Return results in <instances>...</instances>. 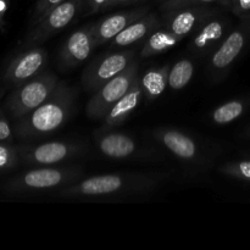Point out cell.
Segmentation results:
<instances>
[{"instance_id": "6da1fadb", "label": "cell", "mask_w": 250, "mask_h": 250, "mask_svg": "<svg viewBox=\"0 0 250 250\" xmlns=\"http://www.w3.org/2000/svg\"><path fill=\"white\" fill-rule=\"evenodd\" d=\"M165 180V175L155 173H106L78 180L59 189V198H106L144 193Z\"/></svg>"}, {"instance_id": "7a4b0ae2", "label": "cell", "mask_w": 250, "mask_h": 250, "mask_svg": "<svg viewBox=\"0 0 250 250\" xmlns=\"http://www.w3.org/2000/svg\"><path fill=\"white\" fill-rule=\"evenodd\" d=\"M77 89L59 82L53 94L42 105L24 116L15 120L14 131L20 138H34L51 134L62 127L75 109Z\"/></svg>"}, {"instance_id": "3957f363", "label": "cell", "mask_w": 250, "mask_h": 250, "mask_svg": "<svg viewBox=\"0 0 250 250\" xmlns=\"http://www.w3.org/2000/svg\"><path fill=\"white\" fill-rule=\"evenodd\" d=\"M82 177V170L78 167H51L42 166L24 171L10 178L4 189L11 194L42 192V190L61 189Z\"/></svg>"}, {"instance_id": "277c9868", "label": "cell", "mask_w": 250, "mask_h": 250, "mask_svg": "<svg viewBox=\"0 0 250 250\" xmlns=\"http://www.w3.org/2000/svg\"><path fill=\"white\" fill-rule=\"evenodd\" d=\"M58 76L53 72H42L32 80L12 88L4 102L7 114L14 120L24 116L43 104L59 84Z\"/></svg>"}, {"instance_id": "5b68a950", "label": "cell", "mask_w": 250, "mask_h": 250, "mask_svg": "<svg viewBox=\"0 0 250 250\" xmlns=\"http://www.w3.org/2000/svg\"><path fill=\"white\" fill-rule=\"evenodd\" d=\"M138 77V61L134 59L120 75L105 83L93 93L85 106V112L90 119L103 120L110 109L121 99Z\"/></svg>"}, {"instance_id": "8992f818", "label": "cell", "mask_w": 250, "mask_h": 250, "mask_svg": "<svg viewBox=\"0 0 250 250\" xmlns=\"http://www.w3.org/2000/svg\"><path fill=\"white\" fill-rule=\"evenodd\" d=\"M83 2L84 0H63L58 6L50 10L45 16L32 26L23 43L24 48L38 46L67 27L82 9Z\"/></svg>"}, {"instance_id": "52a82bcc", "label": "cell", "mask_w": 250, "mask_h": 250, "mask_svg": "<svg viewBox=\"0 0 250 250\" xmlns=\"http://www.w3.org/2000/svg\"><path fill=\"white\" fill-rule=\"evenodd\" d=\"M136 59V51L124 50L95 59L82 75V84L87 92L95 93L110 80L122 72Z\"/></svg>"}, {"instance_id": "ba28073f", "label": "cell", "mask_w": 250, "mask_h": 250, "mask_svg": "<svg viewBox=\"0 0 250 250\" xmlns=\"http://www.w3.org/2000/svg\"><path fill=\"white\" fill-rule=\"evenodd\" d=\"M49 55L41 46L27 48L23 53L15 56L2 73V87L12 89L43 72L48 63Z\"/></svg>"}, {"instance_id": "9c48e42d", "label": "cell", "mask_w": 250, "mask_h": 250, "mask_svg": "<svg viewBox=\"0 0 250 250\" xmlns=\"http://www.w3.org/2000/svg\"><path fill=\"white\" fill-rule=\"evenodd\" d=\"M20 160L31 166H51L63 163L82 153V146L73 142H46L19 146Z\"/></svg>"}, {"instance_id": "30bf717a", "label": "cell", "mask_w": 250, "mask_h": 250, "mask_svg": "<svg viewBox=\"0 0 250 250\" xmlns=\"http://www.w3.org/2000/svg\"><path fill=\"white\" fill-rule=\"evenodd\" d=\"M229 27V19L214 11L190 34L192 38L189 42V50L199 56L212 54L220 45V42L225 39Z\"/></svg>"}, {"instance_id": "8fae6325", "label": "cell", "mask_w": 250, "mask_h": 250, "mask_svg": "<svg viewBox=\"0 0 250 250\" xmlns=\"http://www.w3.org/2000/svg\"><path fill=\"white\" fill-rule=\"evenodd\" d=\"M247 38L248 32L243 27H239L227 34L220 45L212 51L209 61V72L212 80L219 81L226 75L232 63L241 55L246 46Z\"/></svg>"}, {"instance_id": "7c38bea8", "label": "cell", "mask_w": 250, "mask_h": 250, "mask_svg": "<svg viewBox=\"0 0 250 250\" xmlns=\"http://www.w3.org/2000/svg\"><path fill=\"white\" fill-rule=\"evenodd\" d=\"M94 24L90 23L73 32L59 51V66L61 70H71L87 60L95 48L93 37Z\"/></svg>"}, {"instance_id": "4fadbf2b", "label": "cell", "mask_w": 250, "mask_h": 250, "mask_svg": "<svg viewBox=\"0 0 250 250\" xmlns=\"http://www.w3.org/2000/svg\"><path fill=\"white\" fill-rule=\"evenodd\" d=\"M214 11L215 10L207 7V5L167 10L164 15V27L183 39L185 37L190 36Z\"/></svg>"}, {"instance_id": "5bb4252c", "label": "cell", "mask_w": 250, "mask_h": 250, "mask_svg": "<svg viewBox=\"0 0 250 250\" xmlns=\"http://www.w3.org/2000/svg\"><path fill=\"white\" fill-rule=\"evenodd\" d=\"M154 136L177 159L188 164H202L203 155L197 142L182 131L175 128H160Z\"/></svg>"}, {"instance_id": "9a60e30c", "label": "cell", "mask_w": 250, "mask_h": 250, "mask_svg": "<svg viewBox=\"0 0 250 250\" xmlns=\"http://www.w3.org/2000/svg\"><path fill=\"white\" fill-rule=\"evenodd\" d=\"M148 12L149 7L126 10V11H120L106 16L105 19L100 20L98 23H94L93 37H94L95 48L107 43V42H111L117 34L121 33L132 22L141 19Z\"/></svg>"}, {"instance_id": "2e32d148", "label": "cell", "mask_w": 250, "mask_h": 250, "mask_svg": "<svg viewBox=\"0 0 250 250\" xmlns=\"http://www.w3.org/2000/svg\"><path fill=\"white\" fill-rule=\"evenodd\" d=\"M143 95L144 92L141 84V77L138 76L133 84L131 85V88L127 90L126 94L121 99L117 100L116 104H114V106L103 117L102 126L95 132L111 131V129L121 126L126 121V119H128L129 115L137 109Z\"/></svg>"}, {"instance_id": "e0dca14e", "label": "cell", "mask_w": 250, "mask_h": 250, "mask_svg": "<svg viewBox=\"0 0 250 250\" xmlns=\"http://www.w3.org/2000/svg\"><path fill=\"white\" fill-rule=\"evenodd\" d=\"M97 146L100 153L110 159H128L136 156L138 146L128 134L115 132L114 129L94 133Z\"/></svg>"}, {"instance_id": "ac0fdd59", "label": "cell", "mask_w": 250, "mask_h": 250, "mask_svg": "<svg viewBox=\"0 0 250 250\" xmlns=\"http://www.w3.org/2000/svg\"><path fill=\"white\" fill-rule=\"evenodd\" d=\"M160 24L161 21L158 15L149 11L148 14L142 16L141 19L132 22L121 33L117 34L110 42V46L112 49L126 48V46H131L133 44L139 43L141 41L146 39L154 29L158 28Z\"/></svg>"}, {"instance_id": "d6986e66", "label": "cell", "mask_w": 250, "mask_h": 250, "mask_svg": "<svg viewBox=\"0 0 250 250\" xmlns=\"http://www.w3.org/2000/svg\"><path fill=\"white\" fill-rule=\"evenodd\" d=\"M182 39L178 36H176L173 32L167 29L164 26H159L158 28L154 29L150 34L146 38V42L143 43L139 55L142 58H150V56L159 55L168 49L173 48L177 45Z\"/></svg>"}, {"instance_id": "ffe728a7", "label": "cell", "mask_w": 250, "mask_h": 250, "mask_svg": "<svg viewBox=\"0 0 250 250\" xmlns=\"http://www.w3.org/2000/svg\"><path fill=\"white\" fill-rule=\"evenodd\" d=\"M170 67V65H165L161 67L150 68L141 77V84L144 95L149 100H154L160 97L168 87Z\"/></svg>"}, {"instance_id": "44dd1931", "label": "cell", "mask_w": 250, "mask_h": 250, "mask_svg": "<svg viewBox=\"0 0 250 250\" xmlns=\"http://www.w3.org/2000/svg\"><path fill=\"white\" fill-rule=\"evenodd\" d=\"M194 75V65L188 59L177 61L170 67L168 72V87L172 90H180L187 87Z\"/></svg>"}, {"instance_id": "7402d4cb", "label": "cell", "mask_w": 250, "mask_h": 250, "mask_svg": "<svg viewBox=\"0 0 250 250\" xmlns=\"http://www.w3.org/2000/svg\"><path fill=\"white\" fill-rule=\"evenodd\" d=\"M244 109H246V106H244L243 102L231 100V102H227L216 107L212 111L211 120L216 125H227L238 119L244 112Z\"/></svg>"}, {"instance_id": "603a6c76", "label": "cell", "mask_w": 250, "mask_h": 250, "mask_svg": "<svg viewBox=\"0 0 250 250\" xmlns=\"http://www.w3.org/2000/svg\"><path fill=\"white\" fill-rule=\"evenodd\" d=\"M21 163L19 146L10 144L9 142L0 143V175L10 172Z\"/></svg>"}, {"instance_id": "cb8c5ba5", "label": "cell", "mask_w": 250, "mask_h": 250, "mask_svg": "<svg viewBox=\"0 0 250 250\" xmlns=\"http://www.w3.org/2000/svg\"><path fill=\"white\" fill-rule=\"evenodd\" d=\"M224 175L238 178V180L250 181V160L236 161V163H227L220 167Z\"/></svg>"}, {"instance_id": "d4e9b609", "label": "cell", "mask_w": 250, "mask_h": 250, "mask_svg": "<svg viewBox=\"0 0 250 250\" xmlns=\"http://www.w3.org/2000/svg\"><path fill=\"white\" fill-rule=\"evenodd\" d=\"M212 2H219V4L226 6L227 0H166V1H163L161 9L167 11V10L180 9V7L195 6V5H207L212 4Z\"/></svg>"}, {"instance_id": "484cf974", "label": "cell", "mask_w": 250, "mask_h": 250, "mask_svg": "<svg viewBox=\"0 0 250 250\" xmlns=\"http://www.w3.org/2000/svg\"><path fill=\"white\" fill-rule=\"evenodd\" d=\"M62 1L63 0H37L36 5H34L33 16H32V26Z\"/></svg>"}, {"instance_id": "4316f807", "label": "cell", "mask_w": 250, "mask_h": 250, "mask_svg": "<svg viewBox=\"0 0 250 250\" xmlns=\"http://www.w3.org/2000/svg\"><path fill=\"white\" fill-rule=\"evenodd\" d=\"M225 7H229L234 15L242 19L250 15V0H227Z\"/></svg>"}, {"instance_id": "83f0119b", "label": "cell", "mask_w": 250, "mask_h": 250, "mask_svg": "<svg viewBox=\"0 0 250 250\" xmlns=\"http://www.w3.org/2000/svg\"><path fill=\"white\" fill-rule=\"evenodd\" d=\"M14 134L15 131L12 128L11 124L6 119L4 112L0 110V143L1 142H11Z\"/></svg>"}, {"instance_id": "f1b7e54d", "label": "cell", "mask_w": 250, "mask_h": 250, "mask_svg": "<svg viewBox=\"0 0 250 250\" xmlns=\"http://www.w3.org/2000/svg\"><path fill=\"white\" fill-rule=\"evenodd\" d=\"M109 0H88L87 1V14L93 15L97 12L103 11L106 7Z\"/></svg>"}, {"instance_id": "f546056e", "label": "cell", "mask_w": 250, "mask_h": 250, "mask_svg": "<svg viewBox=\"0 0 250 250\" xmlns=\"http://www.w3.org/2000/svg\"><path fill=\"white\" fill-rule=\"evenodd\" d=\"M7 11V0H0V29L5 26V15Z\"/></svg>"}, {"instance_id": "4dcf8cb0", "label": "cell", "mask_w": 250, "mask_h": 250, "mask_svg": "<svg viewBox=\"0 0 250 250\" xmlns=\"http://www.w3.org/2000/svg\"><path fill=\"white\" fill-rule=\"evenodd\" d=\"M125 4L126 5L128 4V0H109L105 10L111 9V7H115V6H121V5H125Z\"/></svg>"}, {"instance_id": "1f68e13d", "label": "cell", "mask_w": 250, "mask_h": 250, "mask_svg": "<svg viewBox=\"0 0 250 250\" xmlns=\"http://www.w3.org/2000/svg\"><path fill=\"white\" fill-rule=\"evenodd\" d=\"M136 1H139V0H128V4H132V2H136Z\"/></svg>"}, {"instance_id": "d6a6232c", "label": "cell", "mask_w": 250, "mask_h": 250, "mask_svg": "<svg viewBox=\"0 0 250 250\" xmlns=\"http://www.w3.org/2000/svg\"><path fill=\"white\" fill-rule=\"evenodd\" d=\"M160 1H166V0H160Z\"/></svg>"}]
</instances>
